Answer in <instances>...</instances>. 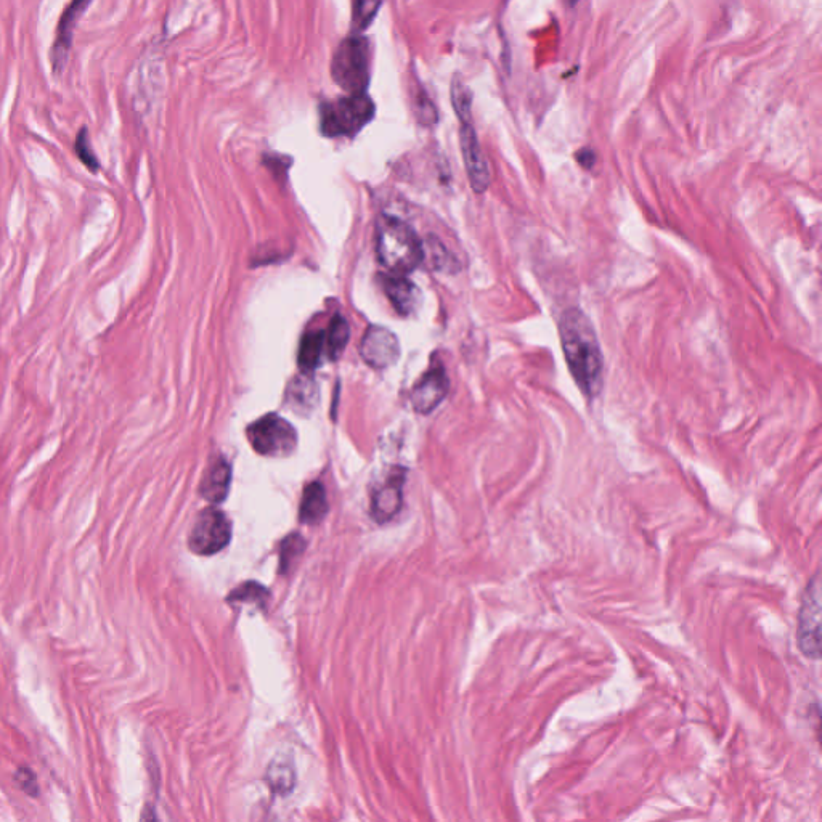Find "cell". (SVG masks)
<instances>
[{
  "instance_id": "obj_1",
  "label": "cell",
  "mask_w": 822,
  "mask_h": 822,
  "mask_svg": "<svg viewBox=\"0 0 822 822\" xmlns=\"http://www.w3.org/2000/svg\"><path fill=\"white\" fill-rule=\"evenodd\" d=\"M559 336L570 375L586 399H596L603 391L604 360L590 318L582 309L570 307L562 314Z\"/></svg>"
},
{
  "instance_id": "obj_2",
  "label": "cell",
  "mask_w": 822,
  "mask_h": 822,
  "mask_svg": "<svg viewBox=\"0 0 822 822\" xmlns=\"http://www.w3.org/2000/svg\"><path fill=\"white\" fill-rule=\"evenodd\" d=\"M450 95H452L456 118L460 121L461 153H463L464 167L468 172L469 184L474 192L484 193L490 187L492 174H490L489 163L482 151L473 123V94H471V89L458 76H455Z\"/></svg>"
},
{
  "instance_id": "obj_3",
  "label": "cell",
  "mask_w": 822,
  "mask_h": 822,
  "mask_svg": "<svg viewBox=\"0 0 822 822\" xmlns=\"http://www.w3.org/2000/svg\"><path fill=\"white\" fill-rule=\"evenodd\" d=\"M376 254L394 275H405L423 262V243L399 217L381 216L376 225Z\"/></svg>"
},
{
  "instance_id": "obj_4",
  "label": "cell",
  "mask_w": 822,
  "mask_h": 822,
  "mask_svg": "<svg viewBox=\"0 0 822 822\" xmlns=\"http://www.w3.org/2000/svg\"><path fill=\"white\" fill-rule=\"evenodd\" d=\"M376 106L368 94H347L318 108L320 132L330 139L354 137L375 118Z\"/></svg>"
},
{
  "instance_id": "obj_5",
  "label": "cell",
  "mask_w": 822,
  "mask_h": 822,
  "mask_svg": "<svg viewBox=\"0 0 822 822\" xmlns=\"http://www.w3.org/2000/svg\"><path fill=\"white\" fill-rule=\"evenodd\" d=\"M370 42L360 33L342 39L331 60V78L346 94H367L370 86Z\"/></svg>"
},
{
  "instance_id": "obj_6",
  "label": "cell",
  "mask_w": 822,
  "mask_h": 822,
  "mask_svg": "<svg viewBox=\"0 0 822 822\" xmlns=\"http://www.w3.org/2000/svg\"><path fill=\"white\" fill-rule=\"evenodd\" d=\"M254 452L270 458L289 456L298 447V432L293 424L278 415H265L246 431Z\"/></svg>"
},
{
  "instance_id": "obj_7",
  "label": "cell",
  "mask_w": 822,
  "mask_h": 822,
  "mask_svg": "<svg viewBox=\"0 0 822 822\" xmlns=\"http://www.w3.org/2000/svg\"><path fill=\"white\" fill-rule=\"evenodd\" d=\"M232 538V524L220 509L206 508L196 517L188 537V548L200 556H212L224 550Z\"/></svg>"
},
{
  "instance_id": "obj_8",
  "label": "cell",
  "mask_w": 822,
  "mask_h": 822,
  "mask_svg": "<svg viewBox=\"0 0 822 822\" xmlns=\"http://www.w3.org/2000/svg\"><path fill=\"white\" fill-rule=\"evenodd\" d=\"M798 646L803 654L810 659H819L821 656V588L819 578L806 588L803 596L797 630Z\"/></svg>"
},
{
  "instance_id": "obj_9",
  "label": "cell",
  "mask_w": 822,
  "mask_h": 822,
  "mask_svg": "<svg viewBox=\"0 0 822 822\" xmlns=\"http://www.w3.org/2000/svg\"><path fill=\"white\" fill-rule=\"evenodd\" d=\"M363 362L376 370L392 367L400 359V342L384 326H370L360 342Z\"/></svg>"
},
{
  "instance_id": "obj_10",
  "label": "cell",
  "mask_w": 822,
  "mask_h": 822,
  "mask_svg": "<svg viewBox=\"0 0 822 822\" xmlns=\"http://www.w3.org/2000/svg\"><path fill=\"white\" fill-rule=\"evenodd\" d=\"M94 0H71L66 7L62 18L58 21L55 42L52 45V70L55 74L65 71L66 63L70 60L71 45H73L74 31L82 15L86 13Z\"/></svg>"
},
{
  "instance_id": "obj_11",
  "label": "cell",
  "mask_w": 822,
  "mask_h": 822,
  "mask_svg": "<svg viewBox=\"0 0 822 822\" xmlns=\"http://www.w3.org/2000/svg\"><path fill=\"white\" fill-rule=\"evenodd\" d=\"M448 389H450V381H448L445 368L442 365L429 368L411 392V405L421 415H429L447 397Z\"/></svg>"
},
{
  "instance_id": "obj_12",
  "label": "cell",
  "mask_w": 822,
  "mask_h": 822,
  "mask_svg": "<svg viewBox=\"0 0 822 822\" xmlns=\"http://www.w3.org/2000/svg\"><path fill=\"white\" fill-rule=\"evenodd\" d=\"M403 482L405 471L395 469L394 473L387 477V481L376 490L371 503V516L375 517L376 522L391 521L392 517L399 513V509L402 508Z\"/></svg>"
},
{
  "instance_id": "obj_13",
  "label": "cell",
  "mask_w": 822,
  "mask_h": 822,
  "mask_svg": "<svg viewBox=\"0 0 822 822\" xmlns=\"http://www.w3.org/2000/svg\"><path fill=\"white\" fill-rule=\"evenodd\" d=\"M383 289L394 309L402 317L415 315L423 304L421 289L403 275L383 278Z\"/></svg>"
},
{
  "instance_id": "obj_14",
  "label": "cell",
  "mask_w": 822,
  "mask_h": 822,
  "mask_svg": "<svg viewBox=\"0 0 822 822\" xmlns=\"http://www.w3.org/2000/svg\"><path fill=\"white\" fill-rule=\"evenodd\" d=\"M232 484V468L224 458H217L209 466L200 485L201 497L211 503H222Z\"/></svg>"
},
{
  "instance_id": "obj_15",
  "label": "cell",
  "mask_w": 822,
  "mask_h": 822,
  "mask_svg": "<svg viewBox=\"0 0 822 822\" xmlns=\"http://www.w3.org/2000/svg\"><path fill=\"white\" fill-rule=\"evenodd\" d=\"M326 513H328V500H326L325 487L320 482H312L302 493L299 521L302 524H318L323 521Z\"/></svg>"
},
{
  "instance_id": "obj_16",
  "label": "cell",
  "mask_w": 822,
  "mask_h": 822,
  "mask_svg": "<svg viewBox=\"0 0 822 822\" xmlns=\"http://www.w3.org/2000/svg\"><path fill=\"white\" fill-rule=\"evenodd\" d=\"M325 350V331H310L301 341L299 347L298 363L299 368L307 375L314 373L322 359Z\"/></svg>"
},
{
  "instance_id": "obj_17",
  "label": "cell",
  "mask_w": 822,
  "mask_h": 822,
  "mask_svg": "<svg viewBox=\"0 0 822 822\" xmlns=\"http://www.w3.org/2000/svg\"><path fill=\"white\" fill-rule=\"evenodd\" d=\"M423 261H428L432 269L437 272L455 273L458 270V261L455 256L436 237H429L424 241Z\"/></svg>"
},
{
  "instance_id": "obj_18",
  "label": "cell",
  "mask_w": 822,
  "mask_h": 822,
  "mask_svg": "<svg viewBox=\"0 0 822 822\" xmlns=\"http://www.w3.org/2000/svg\"><path fill=\"white\" fill-rule=\"evenodd\" d=\"M349 323L341 314H336L331 320L330 328L325 333L326 354L331 360H338L349 344Z\"/></svg>"
},
{
  "instance_id": "obj_19",
  "label": "cell",
  "mask_w": 822,
  "mask_h": 822,
  "mask_svg": "<svg viewBox=\"0 0 822 822\" xmlns=\"http://www.w3.org/2000/svg\"><path fill=\"white\" fill-rule=\"evenodd\" d=\"M383 7V0H352V28L362 34L370 28Z\"/></svg>"
},
{
  "instance_id": "obj_20",
  "label": "cell",
  "mask_w": 822,
  "mask_h": 822,
  "mask_svg": "<svg viewBox=\"0 0 822 822\" xmlns=\"http://www.w3.org/2000/svg\"><path fill=\"white\" fill-rule=\"evenodd\" d=\"M411 102L415 108L416 119L421 126L431 127L439 121L436 105L432 103L428 92L421 86L420 81H416L415 89L411 90Z\"/></svg>"
},
{
  "instance_id": "obj_21",
  "label": "cell",
  "mask_w": 822,
  "mask_h": 822,
  "mask_svg": "<svg viewBox=\"0 0 822 822\" xmlns=\"http://www.w3.org/2000/svg\"><path fill=\"white\" fill-rule=\"evenodd\" d=\"M269 599V590L257 582L243 583L232 591V595L228 596L230 603L256 604L261 609H265Z\"/></svg>"
},
{
  "instance_id": "obj_22",
  "label": "cell",
  "mask_w": 822,
  "mask_h": 822,
  "mask_svg": "<svg viewBox=\"0 0 822 822\" xmlns=\"http://www.w3.org/2000/svg\"><path fill=\"white\" fill-rule=\"evenodd\" d=\"M306 550V540L299 534H291L286 537L280 546V572L285 574L294 566L296 559L301 558Z\"/></svg>"
},
{
  "instance_id": "obj_23",
  "label": "cell",
  "mask_w": 822,
  "mask_h": 822,
  "mask_svg": "<svg viewBox=\"0 0 822 822\" xmlns=\"http://www.w3.org/2000/svg\"><path fill=\"white\" fill-rule=\"evenodd\" d=\"M74 148H76V155L81 159V163L84 164L90 172H94L95 174V172L100 171V161H98L94 148H92L89 131H87L86 127H82L81 132H79L78 137H76V145H74Z\"/></svg>"
},
{
  "instance_id": "obj_24",
  "label": "cell",
  "mask_w": 822,
  "mask_h": 822,
  "mask_svg": "<svg viewBox=\"0 0 822 822\" xmlns=\"http://www.w3.org/2000/svg\"><path fill=\"white\" fill-rule=\"evenodd\" d=\"M15 781L18 782V786L23 792L29 795V797L36 798L39 795V786H37V779L36 774L33 771L29 770V768H20L15 774Z\"/></svg>"
},
{
  "instance_id": "obj_25",
  "label": "cell",
  "mask_w": 822,
  "mask_h": 822,
  "mask_svg": "<svg viewBox=\"0 0 822 822\" xmlns=\"http://www.w3.org/2000/svg\"><path fill=\"white\" fill-rule=\"evenodd\" d=\"M577 161L582 164L585 169H591V167L595 166V153L591 150L578 151Z\"/></svg>"
},
{
  "instance_id": "obj_26",
  "label": "cell",
  "mask_w": 822,
  "mask_h": 822,
  "mask_svg": "<svg viewBox=\"0 0 822 822\" xmlns=\"http://www.w3.org/2000/svg\"><path fill=\"white\" fill-rule=\"evenodd\" d=\"M570 2H577V0H570Z\"/></svg>"
}]
</instances>
